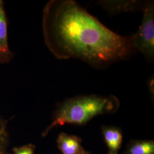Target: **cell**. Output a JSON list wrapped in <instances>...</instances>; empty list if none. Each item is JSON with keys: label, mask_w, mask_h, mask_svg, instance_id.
<instances>
[{"label": "cell", "mask_w": 154, "mask_h": 154, "mask_svg": "<svg viewBox=\"0 0 154 154\" xmlns=\"http://www.w3.org/2000/svg\"><path fill=\"white\" fill-rule=\"evenodd\" d=\"M143 11L142 23L131 38L135 51H139L148 60L152 61L154 57V2H147Z\"/></svg>", "instance_id": "cell-3"}, {"label": "cell", "mask_w": 154, "mask_h": 154, "mask_svg": "<svg viewBox=\"0 0 154 154\" xmlns=\"http://www.w3.org/2000/svg\"><path fill=\"white\" fill-rule=\"evenodd\" d=\"M105 143L108 149V154H118L123 142V133L119 127L103 126L101 127Z\"/></svg>", "instance_id": "cell-6"}, {"label": "cell", "mask_w": 154, "mask_h": 154, "mask_svg": "<svg viewBox=\"0 0 154 154\" xmlns=\"http://www.w3.org/2000/svg\"><path fill=\"white\" fill-rule=\"evenodd\" d=\"M120 106L119 100L114 95H79L67 99L57 106L51 122L42 134L45 137L55 127L65 124L83 126L94 117L114 114Z\"/></svg>", "instance_id": "cell-2"}, {"label": "cell", "mask_w": 154, "mask_h": 154, "mask_svg": "<svg viewBox=\"0 0 154 154\" xmlns=\"http://www.w3.org/2000/svg\"><path fill=\"white\" fill-rule=\"evenodd\" d=\"M81 143L80 137L65 132L60 134L57 139L58 148L62 154H88Z\"/></svg>", "instance_id": "cell-5"}, {"label": "cell", "mask_w": 154, "mask_h": 154, "mask_svg": "<svg viewBox=\"0 0 154 154\" xmlns=\"http://www.w3.org/2000/svg\"><path fill=\"white\" fill-rule=\"evenodd\" d=\"M42 29L46 46L58 60L77 58L102 68L135 52L131 36L113 32L73 0L49 1Z\"/></svg>", "instance_id": "cell-1"}, {"label": "cell", "mask_w": 154, "mask_h": 154, "mask_svg": "<svg viewBox=\"0 0 154 154\" xmlns=\"http://www.w3.org/2000/svg\"><path fill=\"white\" fill-rule=\"evenodd\" d=\"M88 154H90V152H89V153H88Z\"/></svg>", "instance_id": "cell-11"}, {"label": "cell", "mask_w": 154, "mask_h": 154, "mask_svg": "<svg viewBox=\"0 0 154 154\" xmlns=\"http://www.w3.org/2000/svg\"><path fill=\"white\" fill-rule=\"evenodd\" d=\"M98 4L110 14H116L136 9L143 11L147 2H140L137 1H100Z\"/></svg>", "instance_id": "cell-7"}, {"label": "cell", "mask_w": 154, "mask_h": 154, "mask_svg": "<svg viewBox=\"0 0 154 154\" xmlns=\"http://www.w3.org/2000/svg\"><path fill=\"white\" fill-rule=\"evenodd\" d=\"M35 146L33 144H28L13 149L11 154H34Z\"/></svg>", "instance_id": "cell-10"}, {"label": "cell", "mask_w": 154, "mask_h": 154, "mask_svg": "<svg viewBox=\"0 0 154 154\" xmlns=\"http://www.w3.org/2000/svg\"><path fill=\"white\" fill-rule=\"evenodd\" d=\"M123 154H154V140H131Z\"/></svg>", "instance_id": "cell-8"}, {"label": "cell", "mask_w": 154, "mask_h": 154, "mask_svg": "<svg viewBox=\"0 0 154 154\" xmlns=\"http://www.w3.org/2000/svg\"><path fill=\"white\" fill-rule=\"evenodd\" d=\"M9 142L7 121L0 115V154H8Z\"/></svg>", "instance_id": "cell-9"}, {"label": "cell", "mask_w": 154, "mask_h": 154, "mask_svg": "<svg viewBox=\"0 0 154 154\" xmlns=\"http://www.w3.org/2000/svg\"><path fill=\"white\" fill-rule=\"evenodd\" d=\"M8 32V20L5 2L0 0V64L9 63L14 57L9 45Z\"/></svg>", "instance_id": "cell-4"}]
</instances>
